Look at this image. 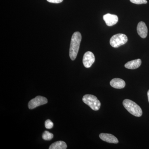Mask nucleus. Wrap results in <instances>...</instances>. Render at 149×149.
<instances>
[{"label": "nucleus", "mask_w": 149, "mask_h": 149, "mask_svg": "<svg viewBox=\"0 0 149 149\" xmlns=\"http://www.w3.org/2000/svg\"><path fill=\"white\" fill-rule=\"evenodd\" d=\"M128 37L123 34H117L113 35L110 40V44L114 48H118L125 45L128 42Z\"/></svg>", "instance_id": "20e7f679"}, {"label": "nucleus", "mask_w": 149, "mask_h": 149, "mask_svg": "<svg viewBox=\"0 0 149 149\" xmlns=\"http://www.w3.org/2000/svg\"><path fill=\"white\" fill-rule=\"evenodd\" d=\"M123 104L125 109L134 116L141 117L142 115L143 111L141 107L133 101L125 99L123 102Z\"/></svg>", "instance_id": "f03ea898"}, {"label": "nucleus", "mask_w": 149, "mask_h": 149, "mask_svg": "<svg viewBox=\"0 0 149 149\" xmlns=\"http://www.w3.org/2000/svg\"><path fill=\"white\" fill-rule=\"evenodd\" d=\"M67 148L66 143L64 141H58L51 145L49 149H65Z\"/></svg>", "instance_id": "f8f14e48"}, {"label": "nucleus", "mask_w": 149, "mask_h": 149, "mask_svg": "<svg viewBox=\"0 0 149 149\" xmlns=\"http://www.w3.org/2000/svg\"><path fill=\"white\" fill-rule=\"evenodd\" d=\"M148 101L149 102V90L148 91Z\"/></svg>", "instance_id": "f3484780"}, {"label": "nucleus", "mask_w": 149, "mask_h": 149, "mask_svg": "<svg viewBox=\"0 0 149 149\" xmlns=\"http://www.w3.org/2000/svg\"><path fill=\"white\" fill-rule=\"evenodd\" d=\"M81 40L82 36L80 32H75L72 35L69 50L70 57L72 61L75 60L77 57Z\"/></svg>", "instance_id": "f257e3e1"}, {"label": "nucleus", "mask_w": 149, "mask_h": 149, "mask_svg": "<svg viewBox=\"0 0 149 149\" xmlns=\"http://www.w3.org/2000/svg\"><path fill=\"white\" fill-rule=\"evenodd\" d=\"M95 61V56L91 52H87L83 56V62L84 66L86 68H89L92 66Z\"/></svg>", "instance_id": "423d86ee"}, {"label": "nucleus", "mask_w": 149, "mask_h": 149, "mask_svg": "<svg viewBox=\"0 0 149 149\" xmlns=\"http://www.w3.org/2000/svg\"><path fill=\"white\" fill-rule=\"evenodd\" d=\"M47 99L42 96H38L32 99L28 103V107L30 109H34L37 107L47 103Z\"/></svg>", "instance_id": "39448f33"}, {"label": "nucleus", "mask_w": 149, "mask_h": 149, "mask_svg": "<svg viewBox=\"0 0 149 149\" xmlns=\"http://www.w3.org/2000/svg\"><path fill=\"white\" fill-rule=\"evenodd\" d=\"M111 86L116 89H123L125 87V81L120 78H116L112 79L110 83Z\"/></svg>", "instance_id": "9d476101"}, {"label": "nucleus", "mask_w": 149, "mask_h": 149, "mask_svg": "<svg viewBox=\"0 0 149 149\" xmlns=\"http://www.w3.org/2000/svg\"><path fill=\"white\" fill-rule=\"evenodd\" d=\"M42 139L45 141H50L53 138L54 135L52 133L48 131H45L43 133Z\"/></svg>", "instance_id": "ddd939ff"}, {"label": "nucleus", "mask_w": 149, "mask_h": 149, "mask_svg": "<svg viewBox=\"0 0 149 149\" xmlns=\"http://www.w3.org/2000/svg\"><path fill=\"white\" fill-rule=\"evenodd\" d=\"M47 1L49 3H61L63 0H47Z\"/></svg>", "instance_id": "dca6fc26"}, {"label": "nucleus", "mask_w": 149, "mask_h": 149, "mask_svg": "<svg viewBox=\"0 0 149 149\" xmlns=\"http://www.w3.org/2000/svg\"><path fill=\"white\" fill-rule=\"evenodd\" d=\"M100 138L102 141L110 143L117 144L118 143V141L117 138L111 134L102 133L100 134Z\"/></svg>", "instance_id": "6e6552de"}, {"label": "nucleus", "mask_w": 149, "mask_h": 149, "mask_svg": "<svg viewBox=\"0 0 149 149\" xmlns=\"http://www.w3.org/2000/svg\"><path fill=\"white\" fill-rule=\"evenodd\" d=\"M142 61L140 59L131 61L125 63V67L129 69H136L141 66Z\"/></svg>", "instance_id": "9b49d317"}, {"label": "nucleus", "mask_w": 149, "mask_h": 149, "mask_svg": "<svg viewBox=\"0 0 149 149\" xmlns=\"http://www.w3.org/2000/svg\"><path fill=\"white\" fill-rule=\"evenodd\" d=\"M137 32L139 36L142 38H146L148 35V28L146 23L143 22H140L138 24Z\"/></svg>", "instance_id": "1a4fd4ad"}, {"label": "nucleus", "mask_w": 149, "mask_h": 149, "mask_svg": "<svg viewBox=\"0 0 149 149\" xmlns=\"http://www.w3.org/2000/svg\"><path fill=\"white\" fill-rule=\"evenodd\" d=\"M54 126L53 123L49 119L46 120L45 122V126L47 129H51L53 128Z\"/></svg>", "instance_id": "4468645a"}, {"label": "nucleus", "mask_w": 149, "mask_h": 149, "mask_svg": "<svg viewBox=\"0 0 149 149\" xmlns=\"http://www.w3.org/2000/svg\"><path fill=\"white\" fill-rule=\"evenodd\" d=\"M103 18L106 24L108 26H113L117 23L118 20L117 15L109 13L104 15Z\"/></svg>", "instance_id": "0eeeda50"}, {"label": "nucleus", "mask_w": 149, "mask_h": 149, "mask_svg": "<svg viewBox=\"0 0 149 149\" xmlns=\"http://www.w3.org/2000/svg\"><path fill=\"white\" fill-rule=\"evenodd\" d=\"M130 1L131 3L136 4H146L148 3L147 0H130Z\"/></svg>", "instance_id": "2eb2a0df"}, {"label": "nucleus", "mask_w": 149, "mask_h": 149, "mask_svg": "<svg viewBox=\"0 0 149 149\" xmlns=\"http://www.w3.org/2000/svg\"><path fill=\"white\" fill-rule=\"evenodd\" d=\"M83 101L94 111H98L101 107V103L96 96L86 95L83 96Z\"/></svg>", "instance_id": "7ed1b4c3"}]
</instances>
